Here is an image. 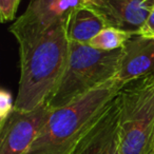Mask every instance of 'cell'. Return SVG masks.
I'll list each match as a JSON object with an SVG mask.
<instances>
[{
    "label": "cell",
    "mask_w": 154,
    "mask_h": 154,
    "mask_svg": "<svg viewBox=\"0 0 154 154\" xmlns=\"http://www.w3.org/2000/svg\"><path fill=\"white\" fill-rule=\"evenodd\" d=\"M52 111L47 103L31 111L14 109L0 126V154H26Z\"/></svg>",
    "instance_id": "6"
},
{
    "label": "cell",
    "mask_w": 154,
    "mask_h": 154,
    "mask_svg": "<svg viewBox=\"0 0 154 154\" xmlns=\"http://www.w3.org/2000/svg\"><path fill=\"white\" fill-rule=\"evenodd\" d=\"M66 21L19 45L20 78L14 109L34 110L47 103L55 90L64 72L69 55Z\"/></svg>",
    "instance_id": "1"
},
{
    "label": "cell",
    "mask_w": 154,
    "mask_h": 154,
    "mask_svg": "<svg viewBox=\"0 0 154 154\" xmlns=\"http://www.w3.org/2000/svg\"><path fill=\"white\" fill-rule=\"evenodd\" d=\"M147 0H87L110 26L138 35L151 10Z\"/></svg>",
    "instance_id": "7"
},
{
    "label": "cell",
    "mask_w": 154,
    "mask_h": 154,
    "mask_svg": "<svg viewBox=\"0 0 154 154\" xmlns=\"http://www.w3.org/2000/svg\"><path fill=\"white\" fill-rule=\"evenodd\" d=\"M132 36L133 34H131L130 32L109 26L101 30L92 39L90 45L100 51H115L122 49Z\"/></svg>",
    "instance_id": "11"
},
{
    "label": "cell",
    "mask_w": 154,
    "mask_h": 154,
    "mask_svg": "<svg viewBox=\"0 0 154 154\" xmlns=\"http://www.w3.org/2000/svg\"><path fill=\"white\" fill-rule=\"evenodd\" d=\"M122 87L115 79L74 103L53 109L26 154H73L87 133L111 107Z\"/></svg>",
    "instance_id": "2"
},
{
    "label": "cell",
    "mask_w": 154,
    "mask_h": 154,
    "mask_svg": "<svg viewBox=\"0 0 154 154\" xmlns=\"http://www.w3.org/2000/svg\"><path fill=\"white\" fill-rule=\"evenodd\" d=\"M14 107H15V100H13L10 91L1 89L0 90V126L5 124V122L14 110Z\"/></svg>",
    "instance_id": "12"
},
{
    "label": "cell",
    "mask_w": 154,
    "mask_h": 154,
    "mask_svg": "<svg viewBox=\"0 0 154 154\" xmlns=\"http://www.w3.org/2000/svg\"><path fill=\"white\" fill-rule=\"evenodd\" d=\"M138 35H143L146 37H154V8L150 11Z\"/></svg>",
    "instance_id": "14"
},
{
    "label": "cell",
    "mask_w": 154,
    "mask_h": 154,
    "mask_svg": "<svg viewBox=\"0 0 154 154\" xmlns=\"http://www.w3.org/2000/svg\"><path fill=\"white\" fill-rule=\"evenodd\" d=\"M122 154L154 152V74L125 85L117 95Z\"/></svg>",
    "instance_id": "4"
},
{
    "label": "cell",
    "mask_w": 154,
    "mask_h": 154,
    "mask_svg": "<svg viewBox=\"0 0 154 154\" xmlns=\"http://www.w3.org/2000/svg\"><path fill=\"white\" fill-rule=\"evenodd\" d=\"M153 153H154V152H153ZM153 153H152V154H153Z\"/></svg>",
    "instance_id": "16"
},
{
    "label": "cell",
    "mask_w": 154,
    "mask_h": 154,
    "mask_svg": "<svg viewBox=\"0 0 154 154\" xmlns=\"http://www.w3.org/2000/svg\"><path fill=\"white\" fill-rule=\"evenodd\" d=\"M153 154H154V153H153Z\"/></svg>",
    "instance_id": "17"
},
{
    "label": "cell",
    "mask_w": 154,
    "mask_h": 154,
    "mask_svg": "<svg viewBox=\"0 0 154 154\" xmlns=\"http://www.w3.org/2000/svg\"><path fill=\"white\" fill-rule=\"evenodd\" d=\"M146 5H147V7L149 8L150 10H152L154 8V0H147Z\"/></svg>",
    "instance_id": "15"
},
{
    "label": "cell",
    "mask_w": 154,
    "mask_h": 154,
    "mask_svg": "<svg viewBox=\"0 0 154 154\" xmlns=\"http://www.w3.org/2000/svg\"><path fill=\"white\" fill-rule=\"evenodd\" d=\"M122 50L107 52L90 45L69 42L66 69L47 103L52 109H58L115 80Z\"/></svg>",
    "instance_id": "3"
},
{
    "label": "cell",
    "mask_w": 154,
    "mask_h": 154,
    "mask_svg": "<svg viewBox=\"0 0 154 154\" xmlns=\"http://www.w3.org/2000/svg\"><path fill=\"white\" fill-rule=\"evenodd\" d=\"M106 20L89 5L74 9L66 21V34L69 42L90 45L92 39L105 28Z\"/></svg>",
    "instance_id": "10"
},
{
    "label": "cell",
    "mask_w": 154,
    "mask_h": 154,
    "mask_svg": "<svg viewBox=\"0 0 154 154\" xmlns=\"http://www.w3.org/2000/svg\"><path fill=\"white\" fill-rule=\"evenodd\" d=\"M20 1L21 0H0V19L2 23L15 19Z\"/></svg>",
    "instance_id": "13"
},
{
    "label": "cell",
    "mask_w": 154,
    "mask_h": 154,
    "mask_svg": "<svg viewBox=\"0 0 154 154\" xmlns=\"http://www.w3.org/2000/svg\"><path fill=\"white\" fill-rule=\"evenodd\" d=\"M73 154H122L118 131L117 97L87 133Z\"/></svg>",
    "instance_id": "9"
},
{
    "label": "cell",
    "mask_w": 154,
    "mask_h": 154,
    "mask_svg": "<svg viewBox=\"0 0 154 154\" xmlns=\"http://www.w3.org/2000/svg\"><path fill=\"white\" fill-rule=\"evenodd\" d=\"M154 74V37L133 35L122 50L116 80L122 86Z\"/></svg>",
    "instance_id": "8"
},
{
    "label": "cell",
    "mask_w": 154,
    "mask_h": 154,
    "mask_svg": "<svg viewBox=\"0 0 154 154\" xmlns=\"http://www.w3.org/2000/svg\"><path fill=\"white\" fill-rule=\"evenodd\" d=\"M87 5V0H30L28 8L9 31L18 45L40 36L55 24L66 21L74 9Z\"/></svg>",
    "instance_id": "5"
}]
</instances>
